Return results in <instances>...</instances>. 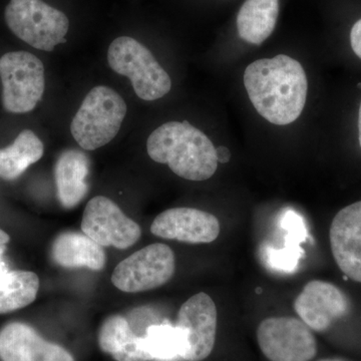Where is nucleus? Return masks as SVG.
I'll return each instance as SVG.
<instances>
[{
  "mask_svg": "<svg viewBox=\"0 0 361 361\" xmlns=\"http://www.w3.org/2000/svg\"><path fill=\"white\" fill-rule=\"evenodd\" d=\"M350 44L353 51L361 59V20L356 21L350 32Z\"/></svg>",
  "mask_w": 361,
  "mask_h": 361,
  "instance_id": "5701e85b",
  "label": "nucleus"
},
{
  "mask_svg": "<svg viewBox=\"0 0 361 361\" xmlns=\"http://www.w3.org/2000/svg\"><path fill=\"white\" fill-rule=\"evenodd\" d=\"M149 158L166 164L183 179L201 182L210 179L218 168L213 142L188 121L168 122L149 135Z\"/></svg>",
  "mask_w": 361,
  "mask_h": 361,
  "instance_id": "f03ea898",
  "label": "nucleus"
},
{
  "mask_svg": "<svg viewBox=\"0 0 361 361\" xmlns=\"http://www.w3.org/2000/svg\"><path fill=\"white\" fill-rule=\"evenodd\" d=\"M358 132H360V145L361 148V103L360 108V115H358Z\"/></svg>",
  "mask_w": 361,
  "mask_h": 361,
  "instance_id": "a878e982",
  "label": "nucleus"
},
{
  "mask_svg": "<svg viewBox=\"0 0 361 361\" xmlns=\"http://www.w3.org/2000/svg\"><path fill=\"white\" fill-rule=\"evenodd\" d=\"M220 223L213 214L195 208H173L157 216L152 234L159 238L189 244L212 243L220 234Z\"/></svg>",
  "mask_w": 361,
  "mask_h": 361,
  "instance_id": "f8f14e48",
  "label": "nucleus"
},
{
  "mask_svg": "<svg viewBox=\"0 0 361 361\" xmlns=\"http://www.w3.org/2000/svg\"><path fill=\"white\" fill-rule=\"evenodd\" d=\"M279 0H246L237 16L239 37L251 44L260 45L274 32Z\"/></svg>",
  "mask_w": 361,
  "mask_h": 361,
  "instance_id": "a211bd4d",
  "label": "nucleus"
},
{
  "mask_svg": "<svg viewBox=\"0 0 361 361\" xmlns=\"http://www.w3.org/2000/svg\"><path fill=\"white\" fill-rule=\"evenodd\" d=\"M127 111L125 99L115 90L94 87L71 121V135L80 148L94 151L115 139Z\"/></svg>",
  "mask_w": 361,
  "mask_h": 361,
  "instance_id": "7ed1b4c3",
  "label": "nucleus"
},
{
  "mask_svg": "<svg viewBox=\"0 0 361 361\" xmlns=\"http://www.w3.org/2000/svg\"><path fill=\"white\" fill-rule=\"evenodd\" d=\"M2 104L13 114L35 110L45 90L42 61L27 51L7 52L0 58Z\"/></svg>",
  "mask_w": 361,
  "mask_h": 361,
  "instance_id": "423d86ee",
  "label": "nucleus"
},
{
  "mask_svg": "<svg viewBox=\"0 0 361 361\" xmlns=\"http://www.w3.org/2000/svg\"><path fill=\"white\" fill-rule=\"evenodd\" d=\"M294 310L310 329L322 332L348 314L350 301L336 285L312 280L296 297Z\"/></svg>",
  "mask_w": 361,
  "mask_h": 361,
  "instance_id": "9b49d317",
  "label": "nucleus"
},
{
  "mask_svg": "<svg viewBox=\"0 0 361 361\" xmlns=\"http://www.w3.org/2000/svg\"><path fill=\"white\" fill-rule=\"evenodd\" d=\"M282 227L290 232L287 236L286 246L282 250H271L268 261L276 269L292 271L303 255L299 243L304 242L307 232L301 218L292 211L284 216Z\"/></svg>",
  "mask_w": 361,
  "mask_h": 361,
  "instance_id": "4be33fe9",
  "label": "nucleus"
},
{
  "mask_svg": "<svg viewBox=\"0 0 361 361\" xmlns=\"http://www.w3.org/2000/svg\"><path fill=\"white\" fill-rule=\"evenodd\" d=\"M44 153L39 137L32 130H23L11 146L0 149V177L7 180L18 179Z\"/></svg>",
  "mask_w": 361,
  "mask_h": 361,
  "instance_id": "6ab92c4d",
  "label": "nucleus"
},
{
  "mask_svg": "<svg viewBox=\"0 0 361 361\" xmlns=\"http://www.w3.org/2000/svg\"><path fill=\"white\" fill-rule=\"evenodd\" d=\"M99 346L116 361H152L142 344V336L122 315L109 316L99 331Z\"/></svg>",
  "mask_w": 361,
  "mask_h": 361,
  "instance_id": "dca6fc26",
  "label": "nucleus"
},
{
  "mask_svg": "<svg viewBox=\"0 0 361 361\" xmlns=\"http://www.w3.org/2000/svg\"><path fill=\"white\" fill-rule=\"evenodd\" d=\"M90 161L84 152L66 149L54 167L59 200L66 209H73L84 200L89 191Z\"/></svg>",
  "mask_w": 361,
  "mask_h": 361,
  "instance_id": "2eb2a0df",
  "label": "nucleus"
},
{
  "mask_svg": "<svg viewBox=\"0 0 361 361\" xmlns=\"http://www.w3.org/2000/svg\"><path fill=\"white\" fill-rule=\"evenodd\" d=\"M244 85L255 110L271 123L289 125L302 114L307 78L301 63L290 56L254 61L244 73Z\"/></svg>",
  "mask_w": 361,
  "mask_h": 361,
  "instance_id": "f257e3e1",
  "label": "nucleus"
},
{
  "mask_svg": "<svg viewBox=\"0 0 361 361\" xmlns=\"http://www.w3.org/2000/svg\"><path fill=\"white\" fill-rule=\"evenodd\" d=\"M175 270L172 249L166 244H151L118 263L111 274V282L127 293L153 290L170 281Z\"/></svg>",
  "mask_w": 361,
  "mask_h": 361,
  "instance_id": "0eeeda50",
  "label": "nucleus"
},
{
  "mask_svg": "<svg viewBox=\"0 0 361 361\" xmlns=\"http://www.w3.org/2000/svg\"><path fill=\"white\" fill-rule=\"evenodd\" d=\"M82 231L103 247L130 248L142 236L137 223L130 219L115 202L104 196L90 199L85 206Z\"/></svg>",
  "mask_w": 361,
  "mask_h": 361,
  "instance_id": "1a4fd4ad",
  "label": "nucleus"
},
{
  "mask_svg": "<svg viewBox=\"0 0 361 361\" xmlns=\"http://www.w3.org/2000/svg\"><path fill=\"white\" fill-rule=\"evenodd\" d=\"M257 341L263 355L270 361H310L317 353V343L310 327L294 317H270L257 329Z\"/></svg>",
  "mask_w": 361,
  "mask_h": 361,
  "instance_id": "6e6552de",
  "label": "nucleus"
},
{
  "mask_svg": "<svg viewBox=\"0 0 361 361\" xmlns=\"http://www.w3.org/2000/svg\"><path fill=\"white\" fill-rule=\"evenodd\" d=\"M51 256L63 268H89L99 271L106 265L103 246L85 233L65 232L59 234L51 247Z\"/></svg>",
  "mask_w": 361,
  "mask_h": 361,
  "instance_id": "f3484780",
  "label": "nucleus"
},
{
  "mask_svg": "<svg viewBox=\"0 0 361 361\" xmlns=\"http://www.w3.org/2000/svg\"><path fill=\"white\" fill-rule=\"evenodd\" d=\"M1 361H75L63 346L45 341L30 325L13 322L0 330Z\"/></svg>",
  "mask_w": 361,
  "mask_h": 361,
  "instance_id": "4468645a",
  "label": "nucleus"
},
{
  "mask_svg": "<svg viewBox=\"0 0 361 361\" xmlns=\"http://www.w3.org/2000/svg\"><path fill=\"white\" fill-rule=\"evenodd\" d=\"M11 237L8 236L6 232L0 229V257H2L4 252L6 250V245L8 244Z\"/></svg>",
  "mask_w": 361,
  "mask_h": 361,
  "instance_id": "393cba45",
  "label": "nucleus"
},
{
  "mask_svg": "<svg viewBox=\"0 0 361 361\" xmlns=\"http://www.w3.org/2000/svg\"><path fill=\"white\" fill-rule=\"evenodd\" d=\"M329 239L339 269L361 283V201L336 214L330 226Z\"/></svg>",
  "mask_w": 361,
  "mask_h": 361,
  "instance_id": "ddd939ff",
  "label": "nucleus"
},
{
  "mask_svg": "<svg viewBox=\"0 0 361 361\" xmlns=\"http://www.w3.org/2000/svg\"><path fill=\"white\" fill-rule=\"evenodd\" d=\"M108 61L111 70L130 78L135 94L144 101L161 99L172 87L167 71L149 49L133 37L114 40L109 47Z\"/></svg>",
  "mask_w": 361,
  "mask_h": 361,
  "instance_id": "20e7f679",
  "label": "nucleus"
},
{
  "mask_svg": "<svg viewBox=\"0 0 361 361\" xmlns=\"http://www.w3.org/2000/svg\"><path fill=\"white\" fill-rule=\"evenodd\" d=\"M142 341L152 361L183 360L184 342L176 325L169 322L149 325L142 336Z\"/></svg>",
  "mask_w": 361,
  "mask_h": 361,
  "instance_id": "412c9836",
  "label": "nucleus"
},
{
  "mask_svg": "<svg viewBox=\"0 0 361 361\" xmlns=\"http://www.w3.org/2000/svg\"><path fill=\"white\" fill-rule=\"evenodd\" d=\"M358 87H360L361 89V84H358Z\"/></svg>",
  "mask_w": 361,
  "mask_h": 361,
  "instance_id": "cd10ccee",
  "label": "nucleus"
},
{
  "mask_svg": "<svg viewBox=\"0 0 361 361\" xmlns=\"http://www.w3.org/2000/svg\"><path fill=\"white\" fill-rule=\"evenodd\" d=\"M39 289V277L30 271H7L0 275V314L30 305Z\"/></svg>",
  "mask_w": 361,
  "mask_h": 361,
  "instance_id": "aec40b11",
  "label": "nucleus"
},
{
  "mask_svg": "<svg viewBox=\"0 0 361 361\" xmlns=\"http://www.w3.org/2000/svg\"><path fill=\"white\" fill-rule=\"evenodd\" d=\"M4 18L18 39L44 51L65 44L70 30L68 16L42 0H11Z\"/></svg>",
  "mask_w": 361,
  "mask_h": 361,
  "instance_id": "39448f33",
  "label": "nucleus"
},
{
  "mask_svg": "<svg viewBox=\"0 0 361 361\" xmlns=\"http://www.w3.org/2000/svg\"><path fill=\"white\" fill-rule=\"evenodd\" d=\"M319 361H344V360H336V358H334V360H319Z\"/></svg>",
  "mask_w": 361,
  "mask_h": 361,
  "instance_id": "bb28decb",
  "label": "nucleus"
},
{
  "mask_svg": "<svg viewBox=\"0 0 361 361\" xmlns=\"http://www.w3.org/2000/svg\"><path fill=\"white\" fill-rule=\"evenodd\" d=\"M176 326L184 342L182 358L202 361L212 353L217 332V308L208 294H196L180 306Z\"/></svg>",
  "mask_w": 361,
  "mask_h": 361,
  "instance_id": "9d476101",
  "label": "nucleus"
},
{
  "mask_svg": "<svg viewBox=\"0 0 361 361\" xmlns=\"http://www.w3.org/2000/svg\"><path fill=\"white\" fill-rule=\"evenodd\" d=\"M216 155H217L218 161L222 164L228 163L231 159V152L229 149L223 146L218 147L216 149Z\"/></svg>",
  "mask_w": 361,
  "mask_h": 361,
  "instance_id": "b1692460",
  "label": "nucleus"
}]
</instances>
